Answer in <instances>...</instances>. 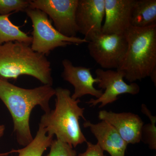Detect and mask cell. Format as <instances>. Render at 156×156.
<instances>
[{
    "instance_id": "cell-8",
    "label": "cell",
    "mask_w": 156,
    "mask_h": 156,
    "mask_svg": "<svg viewBox=\"0 0 156 156\" xmlns=\"http://www.w3.org/2000/svg\"><path fill=\"white\" fill-rule=\"evenodd\" d=\"M96 78L99 80L98 87L105 90V92L99 98H91L87 102L90 107L96 106L100 103L98 107L101 108L109 104L113 103L118 100L119 95L124 94L135 95L138 94L140 88L135 83H126L124 80L125 75L119 70L108 69L105 70L98 68L95 71Z\"/></svg>"
},
{
    "instance_id": "cell-12",
    "label": "cell",
    "mask_w": 156,
    "mask_h": 156,
    "mask_svg": "<svg viewBox=\"0 0 156 156\" xmlns=\"http://www.w3.org/2000/svg\"><path fill=\"white\" fill-rule=\"evenodd\" d=\"M98 117L100 120L113 126L128 144H135L141 141L144 124L138 115L131 112L115 113L101 110L98 113Z\"/></svg>"
},
{
    "instance_id": "cell-18",
    "label": "cell",
    "mask_w": 156,
    "mask_h": 156,
    "mask_svg": "<svg viewBox=\"0 0 156 156\" xmlns=\"http://www.w3.org/2000/svg\"><path fill=\"white\" fill-rule=\"evenodd\" d=\"M30 1L0 0V15L11 14L12 12H25L29 7Z\"/></svg>"
},
{
    "instance_id": "cell-6",
    "label": "cell",
    "mask_w": 156,
    "mask_h": 156,
    "mask_svg": "<svg viewBox=\"0 0 156 156\" xmlns=\"http://www.w3.org/2000/svg\"><path fill=\"white\" fill-rule=\"evenodd\" d=\"M88 44L91 57L102 68L108 69L119 68L128 48L125 34L101 33Z\"/></svg>"
},
{
    "instance_id": "cell-21",
    "label": "cell",
    "mask_w": 156,
    "mask_h": 156,
    "mask_svg": "<svg viewBox=\"0 0 156 156\" xmlns=\"http://www.w3.org/2000/svg\"><path fill=\"white\" fill-rule=\"evenodd\" d=\"M5 127L4 125H0V139L4 135Z\"/></svg>"
},
{
    "instance_id": "cell-2",
    "label": "cell",
    "mask_w": 156,
    "mask_h": 156,
    "mask_svg": "<svg viewBox=\"0 0 156 156\" xmlns=\"http://www.w3.org/2000/svg\"><path fill=\"white\" fill-rule=\"evenodd\" d=\"M36 78L44 85L53 86L51 63L30 45L18 42L0 44V78L17 80L20 76Z\"/></svg>"
},
{
    "instance_id": "cell-17",
    "label": "cell",
    "mask_w": 156,
    "mask_h": 156,
    "mask_svg": "<svg viewBox=\"0 0 156 156\" xmlns=\"http://www.w3.org/2000/svg\"><path fill=\"white\" fill-rule=\"evenodd\" d=\"M141 112L148 117L151 123L144 125L142 127L141 141L148 144L151 150L156 149V117L151 114L150 111L144 104L141 105Z\"/></svg>"
},
{
    "instance_id": "cell-20",
    "label": "cell",
    "mask_w": 156,
    "mask_h": 156,
    "mask_svg": "<svg viewBox=\"0 0 156 156\" xmlns=\"http://www.w3.org/2000/svg\"><path fill=\"white\" fill-rule=\"evenodd\" d=\"M87 147L86 151L79 154L78 156H105L104 151L97 144H93L89 141H87Z\"/></svg>"
},
{
    "instance_id": "cell-10",
    "label": "cell",
    "mask_w": 156,
    "mask_h": 156,
    "mask_svg": "<svg viewBox=\"0 0 156 156\" xmlns=\"http://www.w3.org/2000/svg\"><path fill=\"white\" fill-rule=\"evenodd\" d=\"M63 72L61 76L64 80L69 82L74 88L71 95L73 99H79L84 95H90L99 98L103 94L102 89H97L94 87L99 82L98 78H94L91 73V68L83 66H76L69 59L62 61Z\"/></svg>"
},
{
    "instance_id": "cell-16",
    "label": "cell",
    "mask_w": 156,
    "mask_h": 156,
    "mask_svg": "<svg viewBox=\"0 0 156 156\" xmlns=\"http://www.w3.org/2000/svg\"><path fill=\"white\" fill-rule=\"evenodd\" d=\"M11 14L0 15V44L11 42H18L30 45L32 37L14 25L10 19Z\"/></svg>"
},
{
    "instance_id": "cell-1",
    "label": "cell",
    "mask_w": 156,
    "mask_h": 156,
    "mask_svg": "<svg viewBox=\"0 0 156 156\" xmlns=\"http://www.w3.org/2000/svg\"><path fill=\"white\" fill-rule=\"evenodd\" d=\"M55 94V89L50 85L24 89L0 78V99L12 116L14 133L20 145L25 147L33 140L30 118L34 108L39 105L45 113L49 112L50 101Z\"/></svg>"
},
{
    "instance_id": "cell-9",
    "label": "cell",
    "mask_w": 156,
    "mask_h": 156,
    "mask_svg": "<svg viewBox=\"0 0 156 156\" xmlns=\"http://www.w3.org/2000/svg\"><path fill=\"white\" fill-rule=\"evenodd\" d=\"M105 0H78L76 12L78 32L88 42L101 33L105 17Z\"/></svg>"
},
{
    "instance_id": "cell-11",
    "label": "cell",
    "mask_w": 156,
    "mask_h": 156,
    "mask_svg": "<svg viewBox=\"0 0 156 156\" xmlns=\"http://www.w3.org/2000/svg\"><path fill=\"white\" fill-rule=\"evenodd\" d=\"M135 0H105V21L101 33L123 35L131 26Z\"/></svg>"
},
{
    "instance_id": "cell-13",
    "label": "cell",
    "mask_w": 156,
    "mask_h": 156,
    "mask_svg": "<svg viewBox=\"0 0 156 156\" xmlns=\"http://www.w3.org/2000/svg\"><path fill=\"white\" fill-rule=\"evenodd\" d=\"M83 126L90 129L104 151H106L111 156H125L128 144L113 126L104 121L97 124L86 121Z\"/></svg>"
},
{
    "instance_id": "cell-7",
    "label": "cell",
    "mask_w": 156,
    "mask_h": 156,
    "mask_svg": "<svg viewBox=\"0 0 156 156\" xmlns=\"http://www.w3.org/2000/svg\"><path fill=\"white\" fill-rule=\"evenodd\" d=\"M78 0H33L29 7L48 15L56 30L69 37H76V12Z\"/></svg>"
},
{
    "instance_id": "cell-4",
    "label": "cell",
    "mask_w": 156,
    "mask_h": 156,
    "mask_svg": "<svg viewBox=\"0 0 156 156\" xmlns=\"http://www.w3.org/2000/svg\"><path fill=\"white\" fill-rule=\"evenodd\" d=\"M125 34L127 51L118 70L130 83L150 77L156 70V25L145 28L131 26Z\"/></svg>"
},
{
    "instance_id": "cell-19",
    "label": "cell",
    "mask_w": 156,
    "mask_h": 156,
    "mask_svg": "<svg viewBox=\"0 0 156 156\" xmlns=\"http://www.w3.org/2000/svg\"><path fill=\"white\" fill-rule=\"evenodd\" d=\"M49 153L45 156H76V151L73 147L59 140H53Z\"/></svg>"
},
{
    "instance_id": "cell-3",
    "label": "cell",
    "mask_w": 156,
    "mask_h": 156,
    "mask_svg": "<svg viewBox=\"0 0 156 156\" xmlns=\"http://www.w3.org/2000/svg\"><path fill=\"white\" fill-rule=\"evenodd\" d=\"M55 109L43 115L40 123L48 134L56 135V139L73 147L87 142L79 123L80 118L87 121L83 115L85 108L79 105L80 100L73 98L70 91L62 87L55 89Z\"/></svg>"
},
{
    "instance_id": "cell-14",
    "label": "cell",
    "mask_w": 156,
    "mask_h": 156,
    "mask_svg": "<svg viewBox=\"0 0 156 156\" xmlns=\"http://www.w3.org/2000/svg\"><path fill=\"white\" fill-rule=\"evenodd\" d=\"M155 25L156 0H135L131 14V26L145 28Z\"/></svg>"
},
{
    "instance_id": "cell-5",
    "label": "cell",
    "mask_w": 156,
    "mask_h": 156,
    "mask_svg": "<svg viewBox=\"0 0 156 156\" xmlns=\"http://www.w3.org/2000/svg\"><path fill=\"white\" fill-rule=\"evenodd\" d=\"M25 12L32 24L30 47L35 52L46 56L56 48L89 42L84 38L62 34L56 30L48 15L41 10L29 7Z\"/></svg>"
},
{
    "instance_id": "cell-15",
    "label": "cell",
    "mask_w": 156,
    "mask_h": 156,
    "mask_svg": "<svg viewBox=\"0 0 156 156\" xmlns=\"http://www.w3.org/2000/svg\"><path fill=\"white\" fill-rule=\"evenodd\" d=\"M53 136L48 134L44 126L40 123L38 130L32 141L22 149L13 150L5 155L17 153L18 156H42L45 151L50 147Z\"/></svg>"
}]
</instances>
